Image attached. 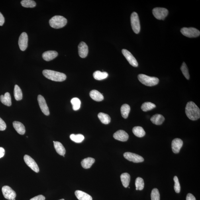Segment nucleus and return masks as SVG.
Listing matches in <instances>:
<instances>
[{
    "label": "nucleus",
    "mask_w": 200,
    "mask_h": 200,
    "mask_svg": "<svg viewBox=\"0 0 200 200\" xmlns=\"http://www.w3.org/2000/svg\"><path fill=\"white\" fill-rule=\"evenodd\" d=\"M24 160L26 165L34 172L36 173L39 172V169L37 164L31 157L26 155L24 156Z\"/></svg>",
    "instance_id": "10"
},
{
    "label": "nucleus",
    "mask_w": 200,
    "mask_h": 200,
    "mask_svg": "<svg viewBox=\"0 0 200 200\" xmlns=\"http://www.w3.org/2000/svg\"><path fill=\"white\" fill-rule=\"evenodd\" d=\"M124 156L126 160L134 163L142 162L144 160L141 156L131 152H125L124 153Z\"/></svg>",
    "instance_id": "8"
},
{
    "label": "nucleus",
    "mask_w": 200,
    "mask_h": 200,
    "mask_svg": "<svg viewBox=\"0 0 200 200\" xmlns=\"http://www.w3.org/2000/svg\"><path fill=\"white\" fill-rule=\"evenodd\" d=\"M95 162L94 159L88 157L83 159L81 162L82 166L84 169H89Z\"/></svg>",
    "instance_id": "23"
},
{
    "label": "nucleus",
    "mask_w": 200,
    "mask_h": 200,
    "mask_svg": "<svg viewBox=\"0 0 200 200\" xmlns=\"http://www.w3.org/2000/svg\"><path fill=\"white\" fill-rule=\"evenodd\" d=\"M135 186L136 190H142L144 187V182L143 179L141 177H137L135 181Z\"/></svg>",
    "instance_id": "35"
},
{
    "label": "nucleus",
    "mask_w": 200,
    "mask_h": 200,
    "mask_svg": "<svg viewBox=\"0 0 200 200\" xmlns=\"http://www.w3.org/2000/svg\"><path fill=\"white\" fill-rule=\"evenodd\" d=\"M45 197L42 195H39L34 197L30 200H45Z\"/></svg>",
    "instance_id": "40"
},
{
    "label": "nucleus",
    "mask_w": 200,
    "mask_h": 200,
    "mask_svg": "<svg viewBox=\"0 0 200 200\" xmlns=\"http://www.w3.org/2000/svg\"><path fill=\"white\" fill-rule=\"evenodd\" d=\"M4 22H5V18H4L3 14L0 12V26H3Z\"/></svg>",
    "instance_id": "42"
},
{
    "label": "nucleus",
    "mask_w": 200,
    "mask_h": 200,
    "mask_svg": "<svg viewBox=\"0 0 200 200\" xmlns=\"http://www.w3.org/2000/svg\"><path fill=\"white\" fill-rule=\"evenodd\" d=\"M0 100L2 103L8 107H10L12 105L11 98L9 92L6 93L4 95H1Z\"/></svg>",
    "instance_id": "24"
},
{
    "label": "nucleus",
    "mask_w": 200,
    "mask_h": 200,
    "mask_svg": "<svg viewBox=\"0 0 200 200\" xmlns=\"http://www.w3.org/2000/svg\"><path fill=\"white\" fill-rule=\"evenodd\" d=\"M121 182L123 186L125 187H127L129 185L130 177V175L127 173H124L120 176Z\"/></svg>",
    "instance_id": "25"
},
{
    "label": "nucleus",
    "mask_w": 200,
    "mask_h": 200,
    "mask_svg": "<svg viewBox=\"0 0 200 200\" xmlns=\"http://www.w3.org/2000/svg\"><path fill=\"white\" fill-rule=\"evenodd\" d=\"M185 113L189 119L192 120H196L200 117L199 108L193 102L187 103L185 108Z\"/></svg>",
    "instance_id": "1"
},
{
    "label": "nucleus",
    "mask_w": 200,
    "mask_h": 200,
    "mask_svg": "<svg viewBox=\"0 0 200 200\" xmlns=\"http://www.w3.org/2000/svg\"><path fill=\"white\" fill-rule=\"evenodd\" d=\"M138 79L143 84L149 87L154 86L158 84L159 82V79L157 77L142 74L138 75Z\"/></svg>",
    "instance_id": "4"
},
{
    "label": "nucleus",
    "mask_w": 200,
    "mask_h": 200,
    "mask_svg": "<svg viewBox=\"0 0 200 200\" xmlns=\"http://www.w3.org/2000/svg\"><path fill=\"white\" fill-rule=\"evenodd\" d=\"M186 200H196V199L192 194L189 193L187 195Z\"/></svg>",
    "instance_id": "41"
},
{
    "label": "nucleus",
    "mask_w": 200,
    "mask_h": 200,
    "mask_svg": "<svg viewBox=\"0 0 200 200\" xmlns=\"http://www.w3.org/2000/svg\"><path fill=\"white\" fill-rule=\"evenodd\" d=\"M2 190L3 196L6 199L9 200L15 199L16 196V192L11 187L5 186L3 187Z\"/></svg>",
    "instance_id": "9"
},
{
    "label": "nucleus",
    "mask_w": 200,
    "mask_h": 200,
    "mask_svg": "<svg viewBox=\"0 0 200 200\" xmlns=\"http://www.w3.org/2000/svg\"><path fill=\"white\" fill-rule=\"evenodd\" d=\"M122 53L130 65L134 67L138 66V62L131 53L125 49L122 50Z\"/></svg>",
    "instance_id": "13"
},
{
    "label": "nucleus",
    "mask_w": 200,
    "mask_h": 200,
    "mask_svg": "<svg viewBox=\"0 0 200 200\" xmlns=\"http://www.w3.org/2000/svg\"><path fill=\"white\" fill-rule=\"evenodd\" d=\"M60 200H65V199H60Z\"/></svg>",
    "instance_id": "44"
},
{
    "label": "nucleus",
    "mask_w": 200,
    "mask_h": 200,
    "mask_svg": "<svg viewBox=\"0 0 200 200\" xmlns=\"http://www.w3.org/2000/svg\"><path fill=\"white\" fill-rule=\"evenodd\" d=\"M156 106L155 104L150 102H146L142 104L141 109L144 112H147L151 110L156 108Z\"/></svg>",
    "instance_id": "32"
},
{
    "label": "nucleus",
    "mask_w": 200,
    "mask_h": 200,
    "mask_svg": "<svg viewBox=\"0 0 200 200\" xmlns=\"http://www.w3.org/2000/svg\"><path fill=\"white\" fill-rule=\"evenodd\" d=\"M71 139L73 141L77 143H80L84 140V136L82 134H71L70 136Z\"/></svg>",
    "instance_id": "31"
},
{
    "label": "nucleus",
    "mask_w": 200,
    "mask_h": 200,
    "mask_svg": "<svg viewBox=\"0 0 200 200\" xmlns=\"http://www.w3.org/2000/svg\"><path fill=\"white\" fill-rule=\"evenodd\" d=\"M89 95L91 98L95 101L100 102L103 101L104 99L103 95L98 91L96 90L91 91Z\"/></svg>",
    "instance_id": "21"
},
{
    "label": "nucleus",
    "mask_w": 200,
    "mask_h": 200,
    "mask_svg": "<svg viewBox=\"0 0 200 200\" xmlns=\"http://www.w3.org/2000/svg\"><path fill=\"white\" fill-rule=\"evenodd\" d=\"M182 72L183 75L185 76L187 80H189L190 78V76L189 73L188 68H187L186 64L185 62H183L181 68Z\"/></svg>",
    "instance_id": "36"
},
{
    "label": "nucleus",
    "mask_w": 200,
    "mask_h": 200,
    "mask_svg": "<svg viewBox=\"0 0 200 200\" xmlns=\"http://www.w3.org/2000/svg\"><path fill=\"white\" fill-rule=\"evenodd\" d=\"M183 145V141L180 139L176 138L173 139L172 142V148L173 152L175 154L179 153Z\"/></svg>",
    "instance_id": "15"
},
{
    "label": "nucleus",
    "mask_w": 200,
    "mask_h": 200,
    "mask_svg": "<svg viewBox=\"0 0 200 200\" xmlns=\"http://www.w3.org/2000/svg\"><path fill=\"white\" fill-rule=\"evenodd\" d=\"M43 74L50 80L55 82H62L66 80V75L64 73L45 69L43 71Z\"/></svg>",
    "instance_id": "2"
},
{
    "label": "nucleus",
    "mask_w": 200,
    "mask_h": 200,
    "mask_svg": "<svg viewBox=\"0 0 200 200\" xmlns=\"http://www.w3.org/2000/svg\"><path fill=\"white\" fill-rule=\"evenodd\" d=\"M78 52L79 56L82 58H85L88 53V48L87 45L84 42H82L79 45Z\"/></svg>",
    "instance_id": "16"
},
{
    "label": "nucleus",
    "mask_w": 200,
    "mask_h": 200,
    "mask_svg": "<svg viewBox=\"0 0 200 200\" xmlns=\"http://www.w3.org/2000/svg\"><path fill=\"white\" fill-rule=\"evenodd\" d=\"M13 128L18 134L23 135L25 134L26 130L24 124L19 122L14 121L13 123Z\"/></svg>",
    "instance_id": "18"
},
{
    "label": "nucleus",
    "mask_w": 200,
    "mask_h": 200,
    "mask_svg": "<svg viewBox=\"0 0 200 200\" xmlns=\"http://www.w3.org/2000/svg\"><path fill=\"white\" fill-rule=\"evenodd\" d=\"M38 101L40 109L43 113L46 116L50 115V112L49 108L44 97L41 95H39L38 97Z\"/></svg>",
    "instance_id": "12"
},
{
    "label": "nucleus",
    "mask_w": 200,
    "mask_h": 200,
    "mask_svg": "<svg viewBox=\"0 0 200 200\" xmlns=\"http://www.w3.org/2000/svg\"><path fill=\"white\" fill-rule=\"evenodd\" d=\"M131 26L132 30L136 34H138L140 31V26L139 18L137 13L133 12L130 17Z\"/></svg>",
    "instance_id": "5"
},
{
    "label": "nucleus",
    "mask_w": 200,
    "mask_h": 200,
    "mask_svg": "<svg viewBox=\"0 0 200 200\" xmlns=\"http://www.w3.org/2000/svg\"><path fill=\"white\" fill-rule=\"evenodd\" d=\"M181 32L183 35L190 38H196L200 34L199 30L194 28H183Z\"/></svg>",
    "instance_id": "6"
},
{
    "label": "nucleus",
    "mask_w": 200,
    "mask_h": 200,
    "mask_svg": "<svg viewBox=\"0 0 200 200\" xmlns=\"http://www.w3.org/2000/svg\"><path fill=\"white\" fill-rule=\"evenodd\" d=\"M108 74L107 72H101L100 71H97L94 72L93 76L94 78L97 80H102L107 78Z\"/></svg>",
    "instance_id": "27"
},
{
    "label": "nucleus",
    "mask_w": 200,
    "mask_h": 200,
    "mask_svg": "<svg viewBox=\"0 0 200 200\" xmlns=\"http://www.w3.org/2000/svg\"><path fill=\"white\" fill-rule=\"evenodd\" d=\"M5 154V150L2 147H0V158H3Z\"/></svg>",
    "instance_id": "43"
},
{
    "label": "nucleus",
    "mask_w": 200,
    "mask_h": 200,
    "mask_svg": "<svg viewBox=\"0 0 200 200\" xmlns=\"http://www.w3.org/2000/svg\"><path fill=\"white\" fill-rule=\"evenodd\" d=\"M71 103L72 104L73 109L74 111H77L80 109L81 105L80 100L78 98L74 97L71 99Z\"/></svg>",
    "instance_id": "33"
},
{
    "label": "nucleus",
    "mask_w": 200,
    "mask_h": 200,
    "mask_svg": "<svg viewBox=\"0 0 200 200\" xmlns=\"http://www.w3.org/2000/svg\"><path fill=\"white\" fill-rule=\"evenodd\" d=\"M75 195L79 200H92L91 196L82 191H76L75 192Z\"/></svg>",
    "instance_id": "19"
},
{
    "label": "nucleus",
    "mask_w": 200,
    "mask_h": 200,
    "mask_svg": "<svg viewBox=\"0 0 200 200\" xmlns=\"http://www.w3.org/2000/svg\"><path fill=\"white\" fill-rule=\"evenodd\" d=\"M51 27L55 29H60L64 27L67 23V20L64 16H55L49 21Z\"/></svg>",
    "instance_id": "3"
},
{
    "label": "nucleus",
    "mask_w": 200,
    "mask_h": 200,
    "mask_svg": "<svg viewBox=\"0 0 200 200\" xmlns=\"http://www.w3.org/2000/svg\"><path fill=\"white\" fill-rule=\"evenodd\" d=\"M132 132L134 135L139 138L143 137L146 134L144 129L141 126H135L133 128Z\"/></svg>",
    "instance_id": "26"
},
{
    "label": "nucleus",
    "mask_w": 200,
    "mask_h": 200,
    "mask_svg": "<svg viewBox=\"0 0 200 200\" xmlns=\"http://www.w3.org/2000/svg\"><path fill=\"white\" fill-rule=\"evenodd\" d=\"M151 200H160V193L158 189L155 188L152 190L151 194Z\"/></svg>",
    "instance_id": "37"
},
{
    "label": "nucleus",
    "mask_w": 200,
    "mask_h": 200,
    "mask_svg": "<svg viewBox=\"0 0 200 200\" xmlns=\"http://www.w3.org/2000/svg\"><path fill=\"white\" fill-rule=\"evenodd\" d=\"M113 138L115 139L122 142H126L128 139V134L124 130H120L113 134Z\"/></svg>",
    "instance_id": "14"
},
{
    "label": "nucleus",
    "mask_w": 200,
    "mask_h": 200,
    "mask_svg": "<svg viewBox=\"0 0 200 200\" xmlns=\"http://www.w3.org/2000/svg\"><path fill=\"white\" fill-rule=\"evenodd\" d=\"M130 108L129 105L124 104L122 106L120 111L121 115L124 119L127 118L130 112Z\"/></svg>",
    "instance_id": "29"
},
{
    "label": "nucleus",
    "mask_w": 200,
    "mask_h": 200,
    "mask_svg": "<svg viewBox=\"0 0 200 200\" xmlns=\"http://www.w3.org/2000/svg\"><path fill=\"white\" fill-rule=\"evenodd\" d=\"M7 128V125L4 120L0 118V130L3 131Z\"/></svg>",
    "instance_id": "39"
},
{
    "label": "nucleus",
    "mask_w": 200,
    "mask_h": 200,
    "mask_svg": "<svg viewBox=\"0 0 200 200\" xmlns=\"http://www.w3.org/2000/svg\"><path fill=\"white\" fill-rule=\"evenodd\" d=\"M58 56V53L55 51L49 50L45 52L42 54V58L46 61H50L54 60Z\"/></svg>",
    "instance_id": "17"
},
{
    "label": "nucleus",
    "mask_w": 200,
    "mask_h": 200,
    "mask_svg": "<svg viewBox=\"0 0 200 200\" xmlns=\"http://www.w3.org/2000/svg\"><path fill=\"white\" fill-rule=\"evenodd\" d=\"M28 36L26 32H23L20 34L18 41V44L20 50L22 51L25 50L28 46Z\"/></svg>",
    "instance_id": "11"
},
{
    "label": "nucleus",
    "mask_w": 200,
    "mask_h": 200,
    "mask_svg": "<svg viewBox=\"0 0 200 200\" xmlns=\"http://www.w3.org/2000/svg\"><path fill=\"white\" fill-rule=\"evenodd\" d=\"M152 13L157 19L164 20L168 14V10L162 8H156L153 9Z\"/></svg>",
    "instance_id": "7"
},
{
    "label": "nucleus",
    "mask_w": 200,
    "mask_h": 200,
    "mask_svg": "<svg viewBox=\"0 0 200 200\" xmlns=\"http://www.w3.org/2000/svg\"><path fill=\"white\" fill-rule=\"evenodd\" d=\"M165 120L164 116L161 114H156L150 118L151 121L152 123L156 125H161Z\"/></svg>",
    "instance_id": "20"
},
{
    "label": "nucleus",
    "mask_w": 200,
    "mask_h": 200,
    "mask_svg": "<svg viewBox=\"0 0 200 200\" xmlns=\"http://www.w3.org/2000/svg\"><path fill=\"white\" fill-rule=\"evenodd\" d=\"M175 182L174 189L176 192L179 193L181 191V186L179 183L178 177L175 176L173 178Z\"/></svg>",
    "instance_id": "38"
},
{
    "label": "nucleus",
    "mask_w": 200,
    "mask_h": 200,
    "mask_svg": "<svg viewBox=\"0 0 200 200\" xmlns=\"http://www.w3.org/2000/svg\"><path fill=\"white\" fill-rule=\"evenodd\" d=\"M22 7L26 8H33L36 6L35 2L32 0H23L21 2Z\"/></svg>",
    "instance_id": "34"
},
{
    "label": "nucleus",
    "mask_w": 200,
    "mask_h": 200,
    "mask_svg": "<svg viewBox=\"0 0 200 200\" xmlns=\"http://www.w3.org/2000/svg\"><path fill=\"white\" fill-rule=\"evenodd\" d=\"M98 117L102 123L104 124H108L111 121V118L108 114L101 112L98 115Z\"/></svg>",
    "instance_id": "28"
},
{
    "label": "nucleus",
    "mask_w": 200,
    "mask_h": 200,
    "mask_svg": "<svg viewBox=\"0 0 200 200\" xmlns=\"http://www.w3.org/2000/svg\"><path fill=\"white\" fill-rule=\"evenodd\" d=\"M54 146L56 152L59 155L65 157L66 150L62 144L59 142L54 141Z\"/></svg>",
    "instance_id": "22"
},
{
    "label": "nucleus",
    "mask_w": 200,
    "mask_h": 200,
    "mask_svg": "<svg viewBox=\"0 0 200 200\" xmlns=\"http://www.w3.org/2000/svg\"><path fill=\"white\" fill-rule=\"evenodd\" d=\"M14 97L16 101H19L22 100L23 97V95L21 89L17 85H16L14 87Z\"/></svg>",
    "instance_id": "30"
}]
</instances>
